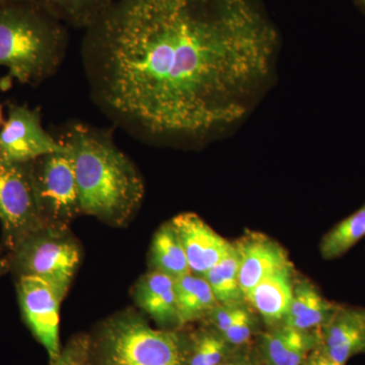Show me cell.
Wrapping results in <instances>:
<instances>
[{
  "mask_svg": "<svg viewBox=\"0 0 365 365\" xmlns=\"http://www.w3.org/2000/svg\"><path fill=\"white\" fill-rule=\"evenodd\" d=\"M277 33L254 0H114L85 30L91 100L137 140L195 144L240 121Z\"/></svg>",
  "mask_w": 365,
  "mask_h": 365,
  "instance_id": "6da1fadb",
  "label": "cell"
},
{
  "mask_svg": "<svg viewBox=\"0 0 365 365\" xmlns=\"http://www.w3.org/2000/svg\"><path fill=\"white\" fill-rule=\"evenodd\" d=\"M113 132L69 121L58 139L73 160L83 213L121 227L143 202L144 182L136 165L115 143Z\"/></svg>",
  "mask_w": 365,
  "mask_h": 365,
  "instance_id": "7a4b0ae2",
  "label": "cell"
},
{
  "mask_svg": "<svg viewBox=\"0 0 365 365\" xmlns=\"http://www.w3.org/2000/svg\"><path fill=\"white\" fill-rule=\"evenodd\" d=\"M68 29L32 0H1L0 66L21 85H42L66 59Z\"/></svg>",
  "mask_w": 365,
  "mask_h": 365,
  "instance_id": "3957f363",
  "label": "cell"
},
{
  "mask_svg": "<svg viewBox=\"0 0 365 365\" xmlns=\"http://www.w3.org/2000/svg\"><path fill=\"white\" fill-rule=\"evenodd\" d=\"M185 344L175 331L151 328L127 311L103 324L97 347L102 365H185Z\"/></svg>",
  "mask_w": 365,
  "mask_h": 365,
  "instance_id": "277c9868",
  "label": "cell"
},
{
  "mask_svg": "<svg viewBox=\"0 0 365 365\" xmlns=\"http://www.w3.org/2000/svg\"><path fill=\"white\" fill-rule=\"evenodd\" d=\"M16 278L37 276L68 292L81 260L78 242L68 230L43 227L9 254Z\"/></svg>",
  "mask_w": 365,
  "mask_h": 365,
  "instance_id": "5b68a950",
  "label": "cell"
},
{
  "mask_svg": "<svg viewBox=\"0 0 365 365\" xmlns=\"http://www.w3.org/2000/svg\"><path fill=\"white\" fill-rule=\"evenodd\" d=\"M34 184L44 227L68 230L81 211L71 153L44 155L33 162Z\"/></svg>",
  "mask_w": 365,
  "mask_h": 365,
  "instance_id": "8992f818",
  "label": "cell"
},
{
  "mask_svg": "<svg viewBox=\"0 0 365 365\" xmlns=\"http://www.w3.org/2000/svg\"><path fill=\"white\" fill-rule=\"evenodd\" d=\"M0 222L9 254L28 235L44 227L36 197L33 163L0 160Z\"/></svg>",
  "mask_w": 365,
  "mask_h": 365,
  "instance_id": "52a82bcc",
  "label": "cell"
},
{
  "mask_svg": "<svg viewBox=\"0 0 365 365\" xmlns=\"http://www.w3.org/2000/svg\"><path fill=\"white\" fill-rule=\"evenodd\" d=\"M69 153L56 137L43 126L40 108L9 103L6 121L0 127V160L30 163L51 153Z\"/></svg>",
  "mask_w": 365,
  "mask_h": 365,
  "instance_id": "ba28073f",
  "label": "cell"
},
{
  "mask_svg": "<svg viewBox=\"0 0 365 365\" xmlns=\"http://www.w3.org/2000/svg\"><path fill=\"white\" fill-rule=\"evenodd\" d=\"M16 279V290L23 318L53 361L61 353L60 304L66 297V292L50 281L37 276H21Z\"/></svg>",
  "mask_w": 365,
  "mask_h": 365,
  "instance_id": "9c48e42d",
  "label": "cell"
},
{
  "mask_svg": "<svg viewBox=\"0 0 365 365\" xmlns=\"http://www.w3.org/2000/svg\"><path fill=\"white\" fill-rule=\"evenodd\" d=\"M176 230L192 273L203 276L234 249L225 237L195 213H182L170 220Z\"/></svg>",
  "mask_w": 365,
  "mask_h": 365,
  "instance_id": "30bf717a",
  "label": "cell"
},
{
  "mask_svg": "<svg viewBox=\"0 0 365 365\" xmlns=\"http://www.w3.org/2000/svg\"><path fill=\"white\" fill-rule=\"evenodd\" d=\"M234 246L239 256L240 284L245 297L264 278L292 267L285 250L267 235L250 232Z\"/></svg>",
  "mask_w": 365,
  "mask_h": 365,
  "instance_id": "8fae6325",
  "label": "cell"
},
{
  "mask_svg": "<svg viewBox=\"0 0 365 365\" xmlns=\"http://www.w3.org/2000/svg\"><path fill=\"white\" fill-rule=\"evenodd\" d=\"M319 340L324 353L341 365L365 353V309L338 306L319 331Z\"/></svg>",
  "mask_w": 365,
  "mask_h": 365,
  "instance_id": "7c38bea8",
  "label": "cell"
},
{
  "mask_svg": "<svg viewBox=\"0 0 365 365\" xmlns=\"http://www.w3.org/2000/svg\"><path fill=\"white\" fill-rule=\"evenodd\" d=\"M319 341V332L281 324L262 334L258 353L265 365H304Z\"/></svg>",
  "mask_w": 365,
  "mask_h": 365,
  "instance_id": "4fadbf2b",
  "label": "cell"
},
{
  "mask_svg": "<svg viewBox=\"0 0 365 365\" xmlns=\"http://www.w3.org/2000/svg\"><path fill=\"white\" fill-rule=\"evenodd\" d=\"M133 299L136 306L165 330L182 326L178 313L174 278L150 270L137 281Z\"/></svg>",
  "mask_w": 365,
  "mask_h": 365,
  "instance_id": "5bb4252c",
  "label": "cell"
},
{
  "mask_svg": "<svg viewBox=\"0 0 365 365\" xmlns=\"http://www.w3.org/2000/svg\"><path fill=\"white\" fill-rule=\"evenodd\" d=\"M294 282L292 267L282 269L261 280L245 299L270 327L281 325L292 304Z\"/></svg>",
  "mask_w": 365,
  "mask_h": 365,
  "instance_id": "9a60e30c",
  "label": "cell"
},
{
  "mask_svg": "<svg viewBox=\"0 0 365 365\" xmlns=\"http://www.w3.org/2000/svg\"><path fill=\"white\" fill-rule=\"evenodd\" d=\"M338 304L329 302L309 281L294 283L292 304L283 325L302 331L319 332L330 321Z\"/></svg>",
  "mask_w": 365,
  "mask_h": 365,
  "instance_id": "2e32d148",
  "label": "cell"
},
{
  "mask_svg": "<svg viewBox=\"0 0 365 365\" xmlns=\"http://www.w3.org/2000/svg\"><path fill=\"white\" fill-rule=\"evenodd\" d=\"M175 289L182 326L207 318L217 307V300L204 276L190 272L177 278Z\"/></svg>",
  "mask_w": 365,
  "mask_h": 365,
  "instance_id": "e0dca14e",
  "label": "cell"
},
{
  "mask_svg": "<svg viewBox=\"0 0 365 365\" xmlns=\"http://www.w3.org/2000/svg\"><path fill=\"white\" fill-rule=\"evenodd\" d=\"M151 270L158 271L177 279L191 272L185 250L172 223L162 225L150 247Z\"/></svg>",
  "mask_w": 365,
  "mask_h": 365,
  "instance_id": "ac0fdd59",
  "label": "cell"
},
{
  "mask_svg": "<svg viewBox=\"0 0 365 365\" xmlns=\"http://www.w3.org/2000/svg\"><path fill=\"white\" fill-rule=\"evenodd\" d=\"M68 28L85 31L114 0H32Z\"/></svg>",
  "mask_w": 365,
  "mask_h": 365,
  "instance_id": "d6986e66",
  "label": "cell"
},
{
  "mask_svg": "<svg viewBox=\"0 0 365 365\" xmlns=\"http://www.w3.org/2000/svg\"><path fill=\"white\" fill-rule=\"evenodd\" d=\"M216 300L220 304L246 302L240 284L239 256L235 246L232 251L204 274Z\"/></svg>",
  "mask_w": 365,
  "mask_h": 365,
  "instance_id": "ffe728a7",
  "label": "cell"
},
{
  "mask_svg": "<svg viewBox=\"0 0 365 365\" xmlns=\"http://www.w3.org/2000/svg\"><path fill=\"white\" fill-rule=\"evenodd\" d=\"M364 237L365 204L324 235L319 246L322 256L326 260L339 258Z\"/></svg>",
  "mask_w": 365,
  "mask_h": 365,
  "instance_id": "44dd1931",
  "label": "cell"
},
{
  "mask_svg": "<svg viewBox=\"0 0 365 365\" xmlns=\"http://www.w3.org/2000/svg\"><path fill=\"white\" fill-rule=\"evenodd\" d=\"M185 343V365H222L235 349L212 328L194 333Z\"/></svg>",
  "mask_w": 365,
  "mask_h": 365,
  "instance_id": "7402d4cb",
  "label": "cell"
},
{
  "mask_svg": "<svg viewBox=\"0 0 365 365\" xmlns=\"http://www.w3.org/2000/svg\"><path fill=\"white\" fill-rule=\"evenodd\" d=\"M91 342L86 335H79L69 341L59 356L51 365H86L90 359Z\"/></svg>",
  "mask_w": 365,
  "mask_h": 365,
  "instance_id": "603a6c76",
  "label": "cell"
},
{
  "mask_svg": "<svg viewBox=\"0 0 365 365\" xmlns=\"http://www.w3.org/2000/svg\"><path fill=\"white\" fill-rule=\"evenodd\" d=\"M248 309L247 302L230 304H218L206 319H209L211 328L222 335L235 322L241 318Z\"/></svg>",
  "mask_w": 365,
  "mask_h": 365,
  "instance_id": "cb8c5ba5",
  "label": "cell"
},
{
  "mask_svg": "<svg viewBox=\"0 0 365 365\" xmlns=\"http://www.w3.org/2000/svg\"><path fill=\"white\" fill-rule=\"evenodd\" d=\"M256 322L250 307L241 318L235 322L230 328L222 334L225 341L235 348L248 346L253 336Z\"/></svg>",
  "mask_w": 365,
  "mask_h": 365,
  "instance_id": "d4e9b609",
  "label": "cell"
},
{
  "mask_svg": "<svg viewBox=\"0 0 365 365\" xmlns=\"http://www.w3.org/2000/svg\"><path fill=\"white\" fill-rule=\"evenodd\" d=\"M222 365H265L258 352L248 346L235 348Z\"/></svg>",
  "mask_w": 365,
  "mask_h": 365,
  "instance_id": "484cf974",
  "label": "cell"
},
{
  "mask_svg": "<svg viewBox=\"0 0 365 365\" xmlns=\"http://www.w3.org/2000/svg\"><path fill=\"white\" fill-rule=\"evenodd\" d=\"M304 365H341L337 364V362L334 361L333 359H331L328 355H326L324 353L323 350L321 349V347L318 346L316 349L314 350L313 352L309 354V356L307 357L306 362H304Z\"/></svg>",
  "mask_w": 365,
  "mask_h": 365,
  "instance_id": "4316f807",
  "label": "cell"
},
{
  "mask_svg": "<svg viewBox=\"0 0 365 365\" xmlns=\"http://www.w3.org/2000/svg\"><path fill=\"white\" fill-rule=\"evenodd\" d=\"M11 270V261L9 255L4 258H0V276L4 275L7 271Z\"/></svg>",
  "mask_w": 365,
  "mask_h": 365,
  "instance_id": "83f0119b",
  "label": "cell"
},
{
  "mask_svg": "<svg viewBox=\"0 0 365 365\" xmlns=\"http://www.w3.org/2000/svg\"><path fill=\"white\" fill-rule=\"evenodd\" d=\"M4 121H6V117H4V108H2V105L0 104V127L4 125Z\"/></svg>",
  "mask_w": 365,
  "mask_h": 365,
  "instance_id": "f1b7e54d",
  "label": "cell"
},
{
  "mask_svg": "<svg viewBox=\"0 0 365 365\" xmlns=\"http://www.w3.org/2000/svg\"><path fill=\"white\" fill-rule=\"evenodd\" d=\"M86 365H96V364H90V362H88V364Z\"/></svg>",
  "mask_w": 365,
  "mask_h": 365,
  "instance_id": "f546056e",
  "label": "cell"
},
{
  "mask_svg": "<svg viewBox=\"0 0 365 365\" xmlns=\"http://www.w3.org/2000/svg\"><path fill=\"white\" fill-rule=\"evenodd\" d=\"M0 1H1V0H0Z\"/></svg>",
  "mask_w": 365,
  "mask_h": 365,
  "instance_id": "4dcf8cb0",
  "label": "cell"
}]
</instances>
